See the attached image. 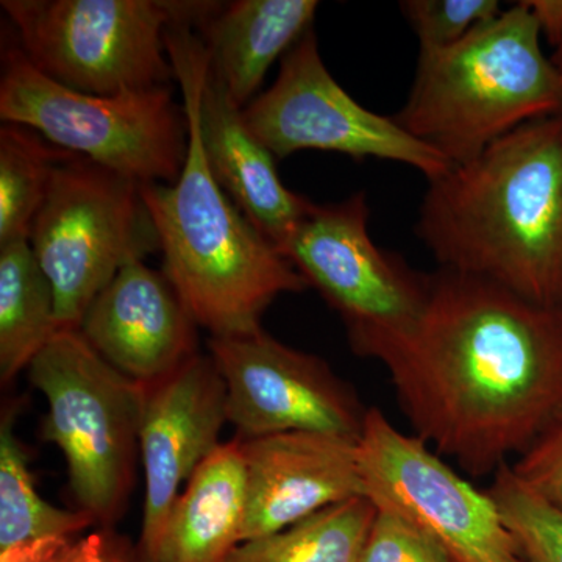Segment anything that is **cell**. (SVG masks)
<instances>
[{"mask_svg": "<svg viewBox=\"0 0 562 562\" xmlns=\"http://www.w3.org/2000/svg\"><path fill=\"white\" fill-rule=\"evenodd\" d=\"M550 60H552L554 69H557L558 76H560L562 80V44L558 49H554Z\"/></svg>", "mask_w": 562, "mask_h": 562, "instance_id": "cell-29", "label": "cell"}, {"mask_svg": "<svg viewBox=\"0 0 562 562\" xmlns=\"http://www.w3.org/2000/svg\"><path fill=\"white\" fill-rule=\"evenodd\" d=\"M398 7L419 40V50L453 46L503 11L498 0H403Z\"/></svg>", "mask_w": 562, "mask_h": 562, "instance_id": "cell-24", "label": "cell"}, {"mask_svg": "<svg viewBox=\"0 0 562 562\" xmlns=\"http://www.w3.org/2000/svg\"><path fill=\"white\" fill-rule=\"evenodd\" d=\"M243 116L280 160L301 150L338 151L355 160L403 162L428 181L453 168L441 154L403 131L394 117L355 101L322 60L314 29L284 55L272 87L255 98Z\"/></svg>", "mask_w": 562, "mask_h": 562, "instance_id": "cell-10", "label": "cell"}, {"mask_svg": "<svg viewBox=\"0 0 562 562\" xmlns=\"http://www.w3.org/2000/svg\"><path fill=\"white\" fill-rule=\"evenodd\" d=\"M513 471L532 491L562 509V417L519 457Z\"/></svg>", "mask_w": 562, "mask_h": 562, "instance_id": "cell-26", "label": "cell"}, {"mask_svg": "<svg viewBox=\"0 0 562 562\" xmlns=\"http://www.w3.org/2000/svg\"><path fill=\"white\" fill-rule=\"evenodd\" d=\"M369 217L364 192L331 205L313 203L280 250L339 314L360 357L417 319L430 283V273L373 243Z\"/></svg>", "mask_w": 562, "mask_h": 562, "instance_id": "cell-9", "label": "cell"}, {"mask_svg": "<svg viewBox=\"0 0 562 562\" xmlns=\"http://www.w3.org/2000/svg\"><path fill=\"white\" fill-rule=\"evenodd\" d=\"M0 117L143 183L173 184L188 151V121L171 87L94 95L41 72L18 41L3 43Z\"/></svg>", "mask_w": 562, "mask_h": 562, "instance_id": "cell-5", "label": "cell"}, {"mask_svg": "<svg viewBox=\"0 0 562 562\" xmlns=\"http://www.w3.org/2000/svg\"><path fill=\"white\" fill-rule=\"evenodd\" d=\"M95 525L81 509H63L41 497L29 457L14 435L13 414L0 424V562H36Z\"/></svg>", "mask_w": 562, "mask_h": 562, "instance_id": "cell-19", "label": "cell"}, {"mask_svg": "<svg viewBox=\"0 0 562 562\" xmlns=\"http://www.w3.org/2000/svg\"><path fill=\"white\" fill-rule=\"evenodd\" d=\"M487 492L525 562H562V509L532 491L508 464L494 473Z\"/></svg>", "mask_w": 562, "mask_h": 562, "instance_id": "cell-23", "label": "cell"}, {"mask_svg": "<svg viewBox=\"0 0 562 562\" xmlns=\"http://www.w3.org/2000/svg\"><path fill=\"white\" fill-rule=\"evenodd\" d=\"M58 330L54 290L31 243L0 246V380L27 371Z\"/></svg>", "mask_w": 562, "mask_h": 562, "instance_id": "cell-20", "label": "cell"}, {"mask_svg": "<svg viewBox=\"0 0 562 562\" xmlns=\"http://www.w3.org/2000/svg\"><path fill=\"white\" fill-rule=\"evenodd\" d=\"M538 22L541 36H546L554 49L562 44V0H525Z\"/></svg>", "mask_w": 562, "mask_h": 562, "instance_id": "cell-28", "label": "cell"}, {"mask_svg": "<svg viewBox=\"0 0 562 562\" xmlns=\"http://www.w3.org/2000/svg\"><path fill=\"white\" fill-rule=\"evenodd\" d=\"M238 439L247 482L241 543L364 497L358 441L305 431Z\"/></svg>", "mask_w": 562, "mask_h": 562, "instance_id": "cell-14", "label": "cell"}, {"mask_svg": "<svg viewBox=\"0 0 562 562\" xmlns=\"http://www.w3.org/2000/svg\"><path fill=\"white\" fill-rule=\"evenodd\" d=\"M29 243L54 290L58 330H79L122 268L160 250L139 181L77 155L55 168Z\"/></svg>", "mask_w": 562, "mask_h": 562, "instance_id": "cell-8", "label": "cell"}, {"mask_svg": "<svg viewBox=\"0 0 562 562\" xmlns=\"http://www.w3.org/2000/svg\"><path fill=\"white\" fill-rule=\"evenodd\" d=\"M364 497L441 543L457 562H525L490 492L461 479L417 436L369 408L358 441Z\"/></svg>", "mask_w": 562, "mask_h": 562, "instance_id": "cell-11", "label": "cell"}, {"mask_svg": "<svg viewBox=\"0 0 562 562\" xmlns=\"http://www.w3.org/2000/svg\"><path fill=\"white\" fill-rule=\"evenodd\" d=\"M27 375L46 397L43 439L65 454L79 509L109 527L131 495L144 386L111 368L79 330L58 331Z\"/></svg>", "mask_w": 562, "mask_h": 562, "instance_id": "cell-7", "label": "cell"}, {"mask_svg": "<svg viewBox=\"0 0 562 562\" xmlns=\"http://www.w3.org/2000/svg\"><path fill=\"white\" fill-rule=\"evenodd\" d=\"M375 514L368 498H351L286 530L239 543L227 562H360Z\"/></svg>", "mask_w": 562, "mask_h": 562, "instance_id": "cell-21", "label": "cell"}, {"mask_svg": "<svg viewBox=\"0 0 562 562\" xmlns=\"http://www.w3.org/2000/svg\"><path fill=\"white\" fill-rule=\"evenodd\" d=\"M316 0H236L221 3L195 25L210 69L238 109L255 99L277 58L312 31Z\"/></svg>", "mask_w": 562, "mask_h": 562, "instance_id": "cell-17", "label": "cell"}, {"mask_svg": "<svg viewBox=\"0 0 562 562\" xmlns=\"http://www.w3.org/2000/svg\"><path fill=\"white\" fill-rule=\"evenodd\" d=\"M198 327L165 272L138 261L94 299L79 331L111 368L149 386L199 353Z\"/></svg>", "mask_w": 562, "mask_h": 562, "instance_id": "cell-15", "label": "cell"}, {"mask_svg": "<svg viewBox=\"0 0 562 562\" xmlns=\"http://www.w3.org/2000/svg\"><path fill=\"white\" fill-rule=\"evenodd\" d=\"M217 2L180 0H2L25 57L70 90L94 95L171 87L166 33L199 21Z\"/></svg>", "mask_w": 562, "mask_h": 562, "instance_id": "cell-6", "label": "cell"}, {"mask_svg": "<svg viewBox=\"0 0 562 562\" xmlns=\"http://www.w3.org/2000/svg\"><path fill=\"white\" fill-rule=\"evenodd\" d=\"M414 232L441 269L562 306V114L428 181Z\"/></svg>", "mask_w": 562, "mask_h": 562, "instance_id": "cell-2", "label": "cell"}, {"mask_svg": "<svg viewBox=\"0 0 562 562\" xmlns=\"http://www.w3.org/2000/svg\"><path fill=\"white\" fill-rule=\"evenodd\" d=\"M360 562H457L452 554L398 514L376 508Z\"/></svg>", "mask_w": 562, "mask_h": 562, "instance_id": "cell-25", "label": "cell"}, {"mask_svg": "<svg viewBox=\"0 0 562 562\" xmlns=\"http://www.w3.org/2000/svg\"><path fill=\"white\" fill-rule=\"evenodd\" d=\"M247 482L241 443H221L177 498L150 562H227L241 543Z\"/></svg>", "mask_w": 562, "mask_h": 562, "instance_id": "cell-18", "label": "cell"}, {"mask_svg": "<svg viewBox=\"0 0 562 562\" xmlns=\"http://www.w3.org/2000/svg\"><path fill=\"white\" fill-rule=\"evenodd\" d=\"M199 131L213 179L281 250L313 202L284 187L272 151L247 127L243 110L210 68L199 95Z\"/></svg>", "mask_w": 562, "mask_h": 562, "instance_id": "cell-16", "label": "cell"}, {"mask_svg": "<svg viewBox=\"0 0 562 562\" xmlns=\"http://www.w3.org/2000/svg\"><path fill=\"white\" fill-rule=\"evenodd\" d=\"M166 47L181 87L188 151L176 183L140 184L160 238L162 272L211 338L247 335L261 328L262 314L279 295L308 284L211 176L199 131L210 58L194 27L173 25Z\"/></svg>", "mask_w": 562, "mask_h": 562, "instance_id": "cell-3", "label": "cell"}, {"mask_svg": "<svg viewBox=\"0 0 562 562\" xmlns=\"http://www.w3.org/2000/svg\"><path fill=\"white\" fill-rule=\"evenodd\" d=\"M362 357L384 364L417 438L473 476L522 457L562 417V306L430 273L417 319Z\"/></svg>", "mask_w": 562, "mask_h": 562, "instance_id": "cell-1", "label": "cell"}, {"mask_svg": "<svg viewBox=\"0 0 562 562\" xmlns=\"http://www.w3.org/2000/svg\"><path fill=\"white\" fill-rule=\"evenodd\" d=\"M227 395L213 358L198 353L144 386L139 453L146 475L140 558L154 560L181 486L221 446Z\"/></svg>", "mask_w": 562, "mask_h": 562, "instance_id": "cell-13", "label": "cell"}, {"mask_svg": "<svg viewBox=\"0 0 562 562\" xmlns=\"http://www.w3.org/2000/svg\"><path fill=\"white\" fill-rule=\"evenodd\" d=\"M36 562H144L114 541L106 531L91 532L69 542L60 550Z\"/></svg>", "mask_w": 562, "mask_h": 562, "instance_id": "cell-27", "label": "cell"}, {"mask_svg": "<svg viewBox=\"0 0 562 562\" xmlns=\"http://www.w3.org/2000/svg\"><path fill=\"white\" fill-rule=\"evenodd\" d=\"M554 114H562V80L524 0L453 46L419 50L412 90L394 120L457 166Z\"/></svg>", "mask_w": 562, "mask_h": 562, "instance_id": "cell-4", "label": "cell"}, {"mask_svg": "<svg viewBox=\"0 0 562 562\" xmlns=\"http://www.w3.org/2000/svg\"><path fill=\"white\" fill-rule=\"evenodd\" d=\"M70 157L25 125L0 127V246L29 241L55 168Z\"/></svg>", "mask_w": 562, "mask_h": 562, "instance_id": "cell-22", "label": "cell"}, {"mask_svg": "<svg viewBox=\"0 0 562 562\" xmlns=\"http://www.w3.org/2000/svg\"><path fill=\"white\" fill-rule=\"evenodd\" d=\"M210 357L224 380L227 419L238 438L305 431L360 441L369 408L316 355L258 328L211 338Z\"/></svg>", "mask_w": 562, "mask_h": 562, "instance_id": "cell-12", "label": "cell"}]
</instances>
